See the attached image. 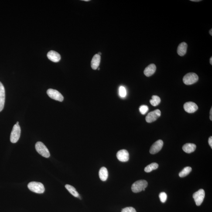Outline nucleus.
I'll return each mask as SVG.
<instances>
[{"instance_id":"6","label":"nucleus","mask_w":212,"mask_h":212,"mask_svg":"<svg viewBox=\"0 0 212 212\" xmlns=\"http://www.w3.org/2000/svg\"><path fill=\"white\" fill-rule=\"evenodd\" d=\"M205 196V191L203 189H200L193 194V198L194 199L197 206L202 204L204 200Z\"/></svg>"},{"instance_id":"18","label":"nucleus","mask_w":212,"mask_h":212,"mask_svg":"<svg viewBox=\"0 0 212 212\" xmlns=\"http://www.w3.org/2000/svg\"><path fill=\"white\" fill-rule=\"evenodd\" d=\"M108 170L105 167H102L99 171V177L103 181H105L108 179Z\"/></svg>"},{"instance_id":"27","label":"nucleus","mask_w":212,"mask_h":212,"mask_svg":"<svg viewBox=\"0 0 212 212\" xmlns=\"http://www.w3.org/2000/svg\"><path fill=\"white\" fill-rule=\"evenodd\" d=\"M208 143L209 145H210V147H211V148H212V137L210 136V138H209Z\"/></svg>"},{"instance_id":"25","label":"nucleus","mask_w":212,"mask_h":212,"mask_svg":"<svg viewBox=\"0 0 212 212\" xmlns=\"http://www.w3.org/2000/svg\"><path fill=\"white\" fill-rule=\"evenodd\" d=\"M159 198L162 203H165L167 199V195L165 192H162L159 194Z\"/></svg>"},{"instance_id":"8","label":"nucleus","mask_w":212,"mask_h":212,"mask_svg":"<svg viewBox=\"0 0 212 212\" xmlns=\"http://www.w3.org/2000/svg\"><path fill=\"white\" fill-rule=\"evenodd\" d=\"M161 112L160 110L156 109L148 113L145 120L147 122L151 123L156 121L160 116Z\"/></svg>"},{"instance_id":"29","label":"nucleus","mask_w":212,"mask_h":212,"mask_svg":"<svg viewBox=\"0 0 212 212\" xmlns=\"http://www.w3.org/2000/svg\"><path fill=\"white\" fill-rule=\"evenodd\" d=\"M190 1H193V2H199L201 1V0H190Z\"/></svg>"},{"instance_id":"20","label":"nucleus","mask_w":212,"mask_h":212,"mask_svg":"<svg viewBox=\"0 0 212 212\" xmlns=\"http://www.w3.org/2000/svg\"><path fill=\"white\" fill-rule=\"evenodd\" d=\"M158 164L156 163H152L151 164L147 165L144 169V171L146 172H150L154 170L158 169Z\"/></svg>"},{"instance_id":"5","label":"nucleus","mask_w":212,"mask_h":212,"mask_svg":"<svg viewBox=\"0 0 212 212\" xmlns=\"http://www.w3.org/2000/svg\"><path fill=\"white\" fill-rule=\"evenodd\" d=\"M198 79V76L196 73H189L184 76L183 80L185 84L191 85L197 82Z\"/></svg>"},{"instance_id":"10","label":"nucleus","mask_w":212,"mask_h":212,"mask_svg":"<svg viewBox=\"0 0 212 212\" xmlns=\"http://www.w3.org/2000/svg\"><path fill=\"white\" fill-rule=\"evenodd\" d=\"M183 108L186 112L193 113L197 111L198 107L195 103L193 102H187L184 104Z\"/></svg>"},{"instance_id":"33","label":"nucleus","mask_w":212,"mask_h":212,"mask_svg":"<svg viewBox=\"0 0 212 212\" xmlns=\"http://www.w3.org/2000/svg\"><path fill=\"white\" fill-rule=\"evenodd\" d=\"M84 1H89L90 0H83Z\"/></svg>"},{"instance_id":"1","label":"nucleus","mask_w":212,"mask_h":212,"mask_svg":"<svg viewBox=\"0 0 212 212\" xmlns=\"http://www.w3.org/2000/svg\"><path fill=\"white\" fill-rule=\"evenodd\" d=\"M28 187L32 191L38 194L43 193L45 190L44 186L40 182H31L28 183Z\"/></svg>"},{"instance_id":"12","label":"nucleus","mask_w":212,"mask_h":212,"mask_svg":"<svg viewBox=\"0 0 212 212\" xmlns=\"http://www.w3.org/2000/svg\"><path fill=\"white\" fill-rule=\"evenodd\" d=\"M5 101V87L0 82V112L3 109Z\"/></svg>"},{"instance_id":"14","label":"nucleus","mask_w":212,"mask_h":212,"mask_svg":"<svg viewBox=\"0 0 212 212\" xmlns=\"http://www.w3.org/2000/svg\"><path fill=\"white\" fill-rule=\"evenodd\" d=\"M101 61V56L96 54L94 55L92 59L91 65L93 70H96L100 65Z\"/></svg>"},{"instance_id":"16","label":"nucleus","mask_w":212,"mask_h":212,"mask_svg":"<svg viewBox=\"0 0 212 212\" xmlns=\"http://www.w3.org/2000/svg\"><path fill=\"white\" fill-rule=\"evenodd\" d=\"M187 45L185 42H182L179 45L177 49L178 54L181 56H184L187 50Z\"/></svg>"},{"instance_id":"32","label":"nucleus","mask_w":212,"mask_h":212,"mask_svg":"<svg viewBox=\"0 0 212 212\" xmlns=\"http://www.w3.org/2000/svg\"><path fill=\"white\" fill-rule=\"evenodd\" d=\"M97 54L100 55V56H101V52H99V53H98V54Z\"/></svg>"},{"instance_id":"30","label":"nucleus","mask_w":212,"mask_h":212,"mask_svg":"<svg viewBox=\"0 0 212 212\" xmlns=\"http://www.w3.org/2000/svg\"><path fill=\"white\" fill-rule=\"evenodd\" d=\"M210 64L212 65V57L210 59Z\"/></svg>"},{"instance_id":"7","label":"nucleus","mask_w":212,"mask_h":212,"mask_svg":"<svg viewBox=\"0 0 212 212\" xmlns=\"http://www.w3.org/2000/svg\"><path fill=\"white\" fill-rule=\"evenodd\" d=\"M47 94L49 97L53 100L60 102L63 101L64 97L63 95L57 90L49 89L47 90Z\"/></svg>"},{"instance_id":"23","label":"nucleus","mask_w":212,"mask_h":212,"mask_svg":"<svg viewBox=\"0 0 212 212\" xmlns=\"http://www.w3.org/2000/svg\"><path fill=\"white\" fill-rule=\"evenodd\" d=\"M119 94L120 97L124 98L127 95V90L124 86H120L119 89Z\"/></svg>"},{"instance_id":"28","label":"nucleus","mask_w":212,"mask_h":212,"mask_svg":"<svg viewBox=\"0 0 212 212\" xmlns=\"http://www.w3.org/2000/svg\"><path fill=\"white\" fill-rule=\"evenodd\" d=\"M210 119L211 121L212 120V108L211 107L210 111Z\"/></svg>"},{"instance_id":"21","label":"nucleus","mask_w":212,"mask_h":212,"mask_svg":"<svg viewBox=\"0 0 212 212\" xmlns=\"http://www.w3.org/2000/svg\"><path fill=\"white\" fill-rule=\"evenodd\" d=\"M192 171L191 167H186L182 170L179 174V176L180 177L183 178L188 175Z\"/></svg>"},{"instance_id":"2","label":"nucleus","mask_w":212,"mask_h":212,"mask_svg":"<svg viewBox=\"0 0 212 212\" xmlns=\"http://www.w3.org/2000/svg\"><path fill=\"white\" fill-rule=\"evenodd\" d=\"M148 186V182L145 180H140L134 182L133 184L132 190L134 193H138L141 191L145 190V189Z\"/></svg>"},{"instance_id":"4","label":"nucleus","mask_w":212,"mask_h":212,"mask_svg":"<svg viewBox=\"0 0 212 212\" xmlns=\"http://www.w3.org/2000/svg\"><path fill=\"white\" fill-rule=\"evenodd\" d=\"M21 133V129L20 127L19 124L14 125L12 132H11L10 135V139L11 142L12 143H16L18 142V141L20 137Z\"/></svg>"},{"instance_id":"13","label":"nucleus","mask_w":212,"mask_h":212,"mask_svg":"<svg viewBox=\"0 0 212 212\" xmlns=\"http://www.w3.org/2000/svg\"><path fill=\"white\" fill-rule=\"evenodd\" d=\"M47 57L49 60L55 63L58 62L61 59L60 55L57 52L53 50L50 51L48 52Z\"/></svg>"},{"instance_id":"11","label":"nucleus","mask_w":212,"mask_h":212,"mask_svg":"<svg viewBox=\"0 0 212 212\" xmlns=\"http://www.w3.org/2000/svg\"><path fill=\"white\" fill-rule=\"evenodd\" d=\"M117 157L119 160L122 162H127L129 160V155L126 150H121L117 153Z\"/></svg>"},{"instance_id":"31","label":"nucleus","mask_w":212,"mask_h":212,"mask_svg":"<svg viewBox=\"0 0 212 212\" xmlns=\"http://www.w3.org/2000/svg\"><path fill=\"white\" fill-rule=\"evenodd\" d=\"M210 35H212V29H210Z\"/></svg>"},{"instance_id":"3","label":"nucleus","mask_w":212,"mask_h":212,"mask_svg":"<svg viewBox=\"0 0 212 212\" xmlns=\"http://www.w3.org/2000/svg\"><path fill=\"white\" fill-rule=\"evenodd\" d=\"M35 149L38 153L44 157L48 158L50 156V153L46 147L41 141H38L35 145Z\"/></svg>"},{"instance_id":"34","label":"nucleus","mask_w":212,"mask_h":212,"mask_svg":"<svg viewBox=\"0 0 212 212\" xmlns=\"http://www.w3.org/2000/svg\"><path fill=\"white\" fill-rule=\"evenodd\" d=\"M19 124V122H18H18H17L16 123V124H17V125H18V124Z\"/></svg>"},{"instance_id":"17","label":"nucleus","mask_w":212,"mask_h":212,"mask_svg":"<svg viewBox=\"0 0 212 212\" xmlns=\"http://www.w3.org/2000/svg\"><path fill=\"white\" fill-rule=\"evenodd\" d=\"M196 145L193 143H187L182 147L183 151L186 153H191L194 152L196 149Z\"/></svg>"},{"instance_id":"24","label":"nucleus","mask_w":212,"mask_h":212,"mask_svg":"<svg viewBox=\"0 0 212 212\" xmlns=\"http://www.w3.org/2000/svg\"><path fill=\"white\" fill-rule=\"evenodd\" d=\"M139 110L141 114H143V115H144L148 111V107L147 105H141L140 107Z\"/></svg>"},{"instance_id":"26","label":"nucleus","mask_w":212,"mask_h":212,"mask_svg":"<svg viewBox=\"0 0 212 212\" xmlns=\"http://www.w3.org/2000/svg\"><path fill=\"white\" fill-rule=\"evenodd\" d=\"M121 212H136V211L133 207H127L123 209Z\"/></svg>"},{"instance_id":"9","label":"nucleus","mask_w":212,"mask_h":212,"mask_svg":"<svg viewBox=\"0 0 212 212\" xmlns=\"http://www.w3.org/2000/svg\"><path fill=\"white\" fill-rule=\"evenodd\" d=\"M163 145V142L162 140H158L155 141V143L151 146L150 149V152L152 155L158 153L162 149Z\"/></svg>"},{"instance_id":"19","label":"nucleus","mask_w":212,"mask_h":212,"mask_svg":"<svg viewBox=\"0 0 212 212\" xmlns=\"http://www.w3.org/2000/svg\"><path fill=\"white\" fill-rule=\"evenodd\" d=\"M65 187L70 192L71 194L73 195L74 197L76 198L80 197V194H79L77 191L76 190V189L73 186L70 185L66 184L65 186Z\"/></svg>"},{"instance_id":"15","label":"nucleus","mask_w":212,"mask_h":212,"mask_svg":"<svg viewBox=\"0 0 212 212\" xmlns=\"http://www.w3.org/2000/svg\"><path fill=\"white\" fill-rule=\"evenodd\" d=\"M156 67L154 64H151L145 68L144 73L147 77H150L154 74L156 70Z\"/></svg>"},{"instance_id":"22","label":"nucleus","mask_w":212,"mask_h":212,"mask_svg":"<svg viewBox=\"0 0 212 212\" xmlns=\"http://www.w3.org/2000/svg\"><path fill=\"white\" fill-rule=\"evenodd\" d=\"M150 102L152 106L155 107L160 104L161 102L160 98L157 96H153L152 97V99L150 101Z\"/></svg>"}]
</instances>
